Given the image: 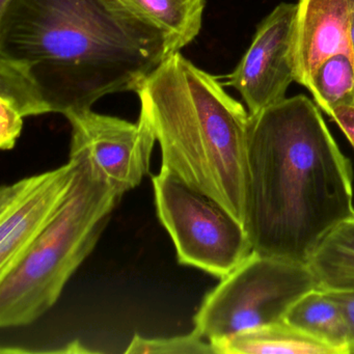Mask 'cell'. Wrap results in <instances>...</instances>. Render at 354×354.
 <instances>
[{
    "label": "cell",
    "instance_id": "1",
    "mask_svg": "<svg viewBox=\"0 0 354 354\" xmlns=\"http://www.w3.org/2000/svg\"><path fill=\"white\" fill-rule=\"evenodd\" d=\"M165 35L119 0H8L0 59L21 70L50 113L92 109L136 92L169 57Z\"/></svg>",
    "mask_w": 354,
    "mask_h": 354
},
{
    "label": "cell",
    "instance_id": "2",
    "mask_svg": "<svg viewBox=\"0 0 354 354\" xmlns=\"http://www.w3.org/2000/svg\"><path fill=\"white\" fill-rule=\"evenodd\" d=\"M353 216L351 162L317 104L297 95L250 115L244 227L252 250L308 264Z\"/></svg>",
    "mask_w": 354,
    "mask_h": 354
},
{
    "label": "cell",
    "instance_id": "3",
    "mask_svg": "<svg viewBox=\"0 0 354 354\" xmlns=\"http://www.w3.org/2000/svg\"><path fill=\"white\" fill-rule=\"evenodd\" d=\"M161 150V169L245 225L250 113L218 78L180 53L136 91Z\"/></svg>",
    "mask_w": 354,
    "mask_h": 354
},
{
    "label": "cell",
    "instance_id": "4",
    "mask_svg": "<svg viewBox=\"0 0 354 354\" xmlns=\"http://www.w3.org/2000/svg\"><path fill=\"white\" fill-rule=\"evenodd\" d=\"M69 198L19 262L0 277V326L32 324L61 297L72 275L92 254L123 192L82 154Z\"/></svg>",
    "mask_w": 354,
    "mask_h": 354
},
{
    "label": "cell",
    "instance_id": "5",
    "mask_svg": "<svg viewBox=\"0 0 354 354\" xmlns=\"http://www.w3.org/2000/svg\"><path fill=\"white\" fill-rule=\"evenodd\" d=\"M315 289L318 283L306 263L252 250L205 296L194 317V330L213 344L281 322L299 298Z\"/></svg>",
    "mask_w": 354,
    "mask_h": 354
},
{
    "label": "cell",
    "instance_id": "6",
    "mask_svg": "<svg viewBox=\"0 0 354 354\" xmlns=\"http://www.w3.org/2000/svg\"><path fill=\"white\" fill-rule=\"evenodd\" d=\"M152 183L157 216L180 264L223 279L252 252L244 225L214 201L167 171Z\"/></svg>",
    "mask_w": 354,
    "mask_h": 354
},
{
    "label": "cell",
    "instance_id": "7",
    "mask_svg": "<svg viewBox=\"0 0 354 354\" xmlns=\"http://www.w3.org/2000/svg\"><path fill=\"white\" fill-rule=\"evenodd\" d=\"M70 154H82L124 194L142 183L150 169L156 136L140 113L136 123L95 113H70Z\"/></svg>",
    "mask_w": 354,
    "mask_h": 354
},
{
    "label": "cell",
    "instance_id": "8",
    "mask_svg": "<svg viewBox=\"0 0 354 354\" xmlns=\"http://www.w3.org/2000/svg\"><path fill=\"white\" fill-rule=\"evenodd\" d=\"M80 162L20 180L0 189V277L19 262L50 225L73 188Z\"/></svg>",
    "mask_w": 354,
    "mask_h": 354
},
{
    "label": "cell",
    "instance_id": "9",
    "mask_svg": "<svg viewBox=\"0 0 354 354\" xmlns=\"http://www.w3.org/2000/svg\"><path fill=\"white\" fill-rule=\"evenodd\" d=\"M296 3H281L259 24L248 50L223 86L241 96L250 115L287 98L294 80V20Z\"/></svg>",
    "mask_w": 354,
    "mask_h": 354
},
{
    "label": "cell",
    "instance_id": "10",
    "mask_svg": "<svg viewBox=\"0 0 354 354\" xmlns=\"http://www.w3.org/2000/svg\"><path fill=\"white\" fill-rule=\"evenodd\" d=\"M339 53L353 57L349 0H298L292 48L295 82L308 88L319 66Z\"/></svg>",
    "mask_w": 354,
    "mask_h": 354
},
{
    "label": "cell",
    "instance_id": "11",
    "mask_svg": "<svg viewBox=\"0 0 354 354\" xmlns=\"http://www.w3.org/2000/svg\"><path fill=\"white\" fill-rule=\"evenodd\" d=\"M211 345L215 354H337L286 320L242 331Z\"/></svg>",
    "mask_w": 354,
    "mask_h": 354
},
{
    "label": "cell",
    "instance_id": "12",
    "mask_svg": "<svg viewBox=\"0 0 354 354\" xmlns=\"http://www.w3.org/2000/svg\"><path fill=\"white\" fill-rule=\"evenodd\" d=\"M140 19L158 28L169 55L180 53L200 34L206 0H119Z\"/></svg>",
    "mask_w": 354,
    "mask_h": 354
},
{
    "label": "cell",
    "instance_id": "13",
    "mask_svg": "<svg viewBox=\"0 0 354 354\" xmlns=\"http://www.w3.org/2000/svg\"><path fill=\"white\" fill-rule=\"evenodd\" d=\"M285 320L330 346L337 354H349L347 321L339 302L328 292H308L292 306Z\"/></svg>",
    "mask_w": 354,
    "mask_h": 354
},
{
    "label": "cell",
    "instance_id": "14",
    "mask_svg": "<svg viewBox=\"0 0 354 354\" xmlns=\"http://www.w3.org/2000/svg\"><path fill=\"white\" fill-rule=\"evenodd\" d=\"M326 292H354V216L339 223L317 246L308 262Z\"/></svg>",
    "mask_w": 354,
    "mask_h": 354
},
{
    "label": "cell",
    "instance_id": "15",
    "mask_svg": "<svg viewBox=\"0 0 354 354\" xmlns=\"http://www.w3.org/2000/svg\"><path fill=\"white\" fill-rule=\"evenodd\" d=\"M308 90L328 117L337 106L354 104L353 57L339 53L323 62L313 74Z\"/></svg>",
    "mask_w": 354,
    "mask_h": 354
},
{
    "label": "cell",
    "instance_id": "16",
    "mask_svg": "<svg viewBox=\"0 0 354 354\" xmlns=\"http://www.w3.org/2000/svg\"><path fill=\"white\" fill-rule=\"evenodd\" d=\"M0 101L24 118L50 113L34 82L15 66L0 59Z\"/></svg>",
    "mask_w": 354,
    "mask_h": 354
},
{
    "label": "cell",
    "instance_id": "17",
    "mask_svg": "<svg viewBox=\"0 0 354 354\" xmlns=\"http://www.w3.org/2000/svg\"><path fill=\"white\" fill-rule=\"evenodd\" d=\"M126 354H215L210 342L192 330L171 337H144L136 335Z\"/></svg>",
    "mask_w": 354,
    "mask_h": 354
},
{
    "label": "cell",
    "instance_id": "18",
    "mask_svg": "<svg viewBox=\"0 0 354 354\" xmlns=\"http://www.w3.org/2000/svg\"><path fill=\"white\" fill-rule=\"evenodd\" d=\"M24 118L8 103L0 101V149L12 150L15 147L22 128Z\"/></svg>",
    "mask_w": 354,
    "mask_h": 354
},
{
    "label": "cell",
    "instance_id": "19",
    "mask_svg": "<svg viewBox=\"0 0 354 354\" xmlns=\"http://www.w3.org/2000/svg\"><path fill=\"white\" fill-rule=\"evenodd\" d=\"M341 306L349 330V354H354V292H328Z\"/></svg>",
    "mask_w": 354,
    "mask_h": 354
},
{
    "label": "cell",
    "instance_id": "20",
    "mask_svg": "<svg viewBox=\"0 0 354 354\" xmlns=\"http://www.w3.org/2000/svg\"><path fill=\"white\" fill-rule=\"evenodd\" d=\"M330 118L337 124L354 149V104L337 106L333 109Z\"/></svg>",
    "mask_w": 354,
    "mask_h": 354
},
{
    "label": "cell",
    "instance_id": "21",
    "mask_svg": "<svg viewBox=\"0 0 354 354\" xmlns=\"http://www.w3.org/2000/svg\"><path fill=\"white\" fill-rule=\"evenodd\" d=\"M350 6V37H351L352 53L354 59V0H349Z\"/></svg>",
    "mask_w": 354,
    "mask_h": 354
},
{
    "label": "cell",
    "instance_id": "22",
    "mask_svg": "<svg viewBox=\"0 0 354 354\" xmlns=\"http://www.w3.org/2000/svg\"><path fill=\"white\" fill-rule=\"evenodd\" d=\"M8 0H0V7H3L6 3H7Z\"/></svg>",
    "mask_w": 354,
    "mask_h": 354
}]
</instances>
